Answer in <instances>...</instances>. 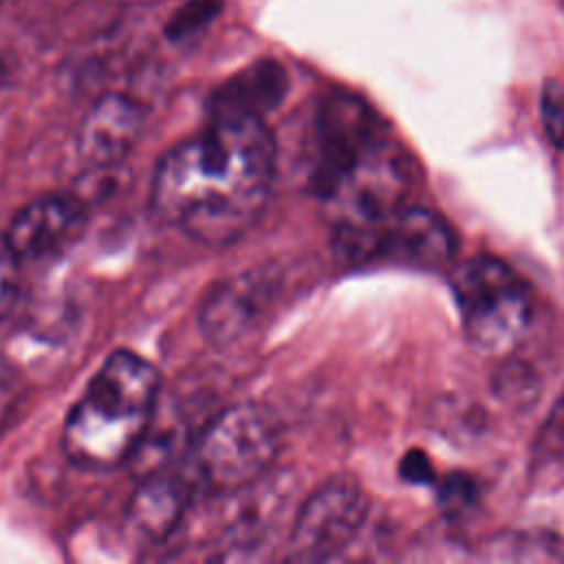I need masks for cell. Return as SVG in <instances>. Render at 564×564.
<instances>
[{
  "mask_svg": "<svg viewBox=\"0 0 564 564\" xmlns=\"http://www.w3.org/2000/svg\"><path fill=\"white\" fill-rule=\"evenodd\" d=\"M7 90H9V68H7V64L0 59V104H2L4 95H7Z\"/></svg>",
  "mask_w": 564,
  "mask_h": 564,
  "instance_id": "obj_22",
  "label": "cell"
},
{
  "mask_svg": "<svg viewBox=\"0 0 564 564\" xmlns=\"http://www.w3.org/2000/svg\"><path fill=\"white\" fill-rule=\"evenodd\" d=\"M368 498L350 476H335L317 487L297 509L289 533V560L324 562L339 555L359 533Z\"/></svg>",
  "mask_w": 564,
  "mask_h": 564,
  "instance_id": "obj_8",
  "label": "cell"
},
{
  "mask_svg": "<svg viewBox=\"0 0 564 564\" xmlns=\"http://www.w3.org/2000/svg\"><path fill=\"white\" fill-rule=\"evenodd\" d=\"M18 297V271L15 260L7 253L0 256V322L9 315Z\"/></svg>",
  "mask_w": 564,
  "mask_h": 564,
  "instance_id": "obj_21",
  "label": "cell"
},
{
  "mask_svg": "<svg viewBox=\"0 0 564 564\" xmlns=\"http://www.w3.org/2000/svg\"><path fill=\"white\" fill-rule=\"evenodd\" d=\"M273 176L275 141L264 119L220 115L161 156L150 207L192 240L223 247L258 223Z\"/></svg>",
  "mask_w": 564,
  "mask_h": 564,
  "instance_id": "obj_1",
  "label": "cell"
},
{
  "mask_svg": "<svg viewBox=\"0 0 564 564\" xmlns=\"http://www.w3.org/2000/svg\"><path fill=\"white\" fill-rule=\"evenodd\" d=\"M0 2H2V0H0Z\"/></svg>",
  "mask_w": 564,
  "mask_h": 564,
  "instance_id": "obj_24",
  "label": "cell"
},
{
  "mask_svg": "<svg viewBox=\"0 0 564 564\" xmlns=\"http://www.w3.org/2000/svg\"><path fill=\"white\" fill-rule=\"evenodd\" d=\"M280 443L282 430L273 410L260 403H238L207 419L189 458L207 487L236 494L269 474Z\"/></svg>",
  "mask_w": 564,
  "mask_h": 564,
  "instance_id": "obj_3",
  "label": "cell"
},
{
  "mask_svg": "<svg viewBox=\"0 0 564 564\" xmlns=\"http://www.w3.org/2000/svg\"><path fill=\"white\" fill-rule=\"evenodd\" d=\"M86 212L73 194H48L26 203L4 231L7 253L15 262H35L62 253L84 229Z\"/></svg>",
  "mask_w": 564,
  "mask_h": 564,
  "instance_id": "obj_10",
  "label": "cell"
},
{
  "mask_svg": "<svg viewBox=\"0 0 564 564\" xmlns=\"http://www.w3.org/2000/svg\"><path fill=\"white\" fill-rule=\"evenodd\" d=\"M533 458L540 465L564 463V392L555 401L551 414L546 416L533 447Z\"/></svg>",
  "mask_w": 564,
  "mask_h": 564,
  "instance_id": "obj_17",
  "label": "cell"
},
{
  "mask_svg": "<svg viewBox=\"0 0 564 564\" xmlns=\"http://www.w3.org/2000/svg\"><path fill=\"white\" fill-rule=\"evenodd\" d=\"M223 2L225 0H185L167 20L165 37L178 42L198 33L223 11Z\"/></svg>",
  "mask_w": 564,
  "mask_h": 564,
  "instance_id": "obj_15",
  "label": "cell"
},
{
  "mask_svg": "<svg viewBox=\"0 0 564 564\" xmlns=\"http://www.w3.org/2000/svg\"><path fill=\"white\" fill-rule=\"evenodd\" d=\"M22 399V381L11 361L0 352V427L11 419Z\"/></svg>",
  "mask_w": 564,
  "mask_h": 564,
  "instance_id": "obj_19",
  "label": "cell"
},
{
  "mask_svg": "<svg viewBox=\"0 0 564 564\" xmlns=\"http://www.w3.org/2000/svg\"><path fill=\"white\" fill-rule=\"evenodd\" d=\"M469 341L489 352L513 348L531 322L533 300L527 282L500 258L480 253L463 260L449 275Z\"/></svg>",
  "mask_w": 564,
  "mask_h": 564,
  "instance_id": "obj_4",
  "label": "cell"
},
{
  "mask_svg": "<svg viewBox=\"0 0 564 564\" xmlns=\"http://www.w3.org/2000/svg\"><path fill=\"white\" fill-rule=\"evenodd\" d=\"M381 137H386V126L364 99L344 90L328 93L315 108L308 132V187L324 196L357 156Z\"/></svg>",
  "mask_w": 564,
  "mask_h": 564,
  "instance_id": "obj_6",
  "label": "cell"
},
{
  "mask_svg": "<svg viewBox=\"0 0 564 564\" xmlns=\"http://www.w3.org/2000/svg\"><path fill=\"white\" fill-rule=\"evenodd\" d=\"M289 88L286 70L275 59H260L220 84L209 101L212 117L249 115L262 117L278 108Z\"/></svg>",
  "mask_w": 564,
  "mask_h": 564,
  "instance_id": "obj_13",
  "label": "cell"
},
{
  "mask_svg": "<svg viewBox=\"0 0 564 564\" xmlns=\"http://www.w3.org/2000/svg\"><path fill=\"white\" fill-rule=\"evenodd\" d=\"M196 478L200 480L194 463L189 471H183L178 465H167L141 476L126 511L130 535L143 544L165 540L183 522L194 498Z\"/></svg>",
  "mask_w": 564,
  "mask_h": 564,
  "instance_id": "obj_12",
  "label": "cell"
},
{
  "mask_svg": "<svg viewBox=\"0 0 564 564\" xmlns=\"http://www.w3.org/2000/svg\"><path fill=\"white\" fill-rule=\"evenodd\" d=\"M399 476L414 485H430L436 480V471L430 456L419 447H412L401 456Z\"/></svg>",
  "mask_w": 564,
  "mask_h": 564,
  "instance_id": "obj_20",
  "label": "cell"
},
{
  "mask_svg": "<svg viewBox=\"0 0 564 564\" xmlns=\"http://www.w3.org/2000/svg\"><path fill=\"white\" fill-rule=\"evenodd\" d=\"M416 165L388 137L375 141L322 198L335 234L372 227L408 205Z\"/></svg>",
  "mask_w": 564,
  "mask_h": 564,
  "instance_id": "obj_5",
  "label": "cell"
},
{
  "mask_svg": "<svg viewBox=\"0 0 564 564\" xmlns=\"http://www.w3.org/2000/svg\"><path fill=\"white\" fill-rule=\"evenodd\" d=\"M540 121L549 143L564 152V90L555 79L542 84Z\"/></svg>",
  "mask_w": 564,
  "mask_h": 564,
  "instance_id": "obj_18",
  "label": "cell"
},
{
  "mask_svg": "<svg viewBox=\"0 0 564 564\" xmlns=\"http://www.w3.org/2000/svg\"><path fill=\"white\" fill-rule=\"evenodd\" d=\"M280 286L282 278L273 267H253L216 282L200 304V333L218 348L236 346L267 319Z\"/></svg>",
  "mask_w": 564,
  "mask_h": 564,
  "instance_id": "obj_9",
  "label": "cell"
},
{
  "mask_svg": "<svg viewBox=\"0 0 564 564\" xmlns=\"http://www.w3.org/2000/svg\"><path fill=\"white\" fill-rule=\"evenodd\" d=\"M335 236L352 260H392L416 267L449 262L458 247L456 234L443 216L410 205L372 227Z\"/></svg>",
  "mask_w": 564,
  "mask_h": 564,
  "instance_id": "obj_7",
  "label": "cell"
},
{
  "mask_svg": "<svg viewBox=\"0 0 564 564\" xmlns=\"http://www.w3.org/2000/svg\"><path fill=\"white\" fill-rule=\"evenodd\" d=\"M159 401L156 368L137 352H110L66 416V456L86 469H112L132 460Z\"/></svg>",
  "mask_w": 564,
  "mask_h": 564,
  "instance_id": "obj_2",
  "label": "cell"
},
{
  "mask_svg": "<svg viewBox=\"0 0 564 564\" xmlns=\"http://www.w3.org/2000/svg\"><path fill=\"white\" fill-rule=\"evenodd\" d=\"M436 500L447 518H460L478 502L476 480L463 471H454L441 480Z\"/></svg>",
  "mask_w": 564,
  "mask_h": 564,
  "instance_id": "obj_16",
  "label": "cell"
},
{
  "mask_svg": "<svg viewBox=\"0 0 564 564\" xmlns=\"http://www.w3.org/2000/svg\"><path fill=\"white\" fill-rule=\"evenodd\" d=\"M560 2H562V7H564V0H560Z\"/></svg>",
  "mask_w": 564,
  "mask_h": 564,
  "instance_id": "obj_23",
  "label": "cell"
},
{
  "mask_svg": "<svg viewBox=\"0 0 564 564\" xmlns=\"http://www.w3.org/2000/svg\"><path fill=\"white\" fill-rule=\"evenodd\" d=\"M494 390L496 394L511 405H524L531 403L540 390V381L535 372L518 359L505 361L496 375H494Z\"/></svg>",
  "mask_w": 564,
  "mask_h": 564,
  "instance_id": "obj_14",
  "label": "cell"
},
{
  "mask_svg": "<svg viewBox=\"0 0 564 564\" xmlns=\"http://www.w3.org/2000/svg\"><path fill=\"white\" fill-rule=\"evenodd\" d=\"M143 126L145 110L137 99L108 93L93 104L79 123L77 154L88 170H115L139 143Z\"/></svg>",
  "mask_w": 564,
  "mask_h": 564,
  "instance_id": "obj_11",
  "label": "cell"
}]
</instances>
